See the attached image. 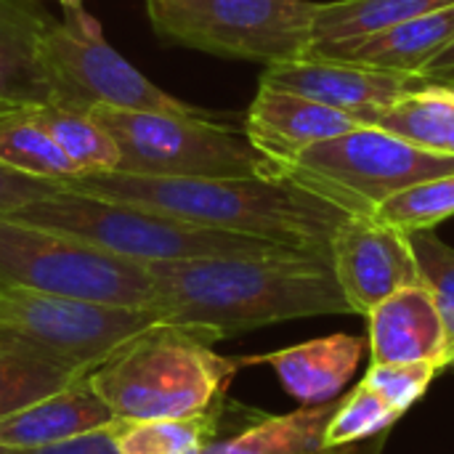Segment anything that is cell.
<instances>
[{
  "label": "cell",
  "instance_id": "cell-15",
  "mask_svg": "<svg viewBox=\"0 0 454 454\" xmlns=\"http://www.w3.org/2000/svg\"><path fill=\"white\" fill-rule=\"evenodd\" d=\"M370 364H447V325L434 290L420 282L378 303L367 314Z\"/></svg>",
  "mask_w": 454,
  "mask_h": 454
},
{
  "label": "cell",
  "instance_id": "cell-33",
  "mask_svg": "<svg viewBox=\"0 0 454 454\" xmlns=\"http://www.w3.org/2000/svg\"><path fill=\"white\" fill-rule=\"evenodd\" d=\"M61 5H64V11H77V8H82V0H59Z\"/></svg>",
  "mask_w": 454,
  "mask_h": 454
},
{
  "label": "cell",
  "instance_id": "cell-2",
  "mask_svg": "<svg viewBox=\"0 0 454 454\" xmlns=\"http://www.w3.org/2000/svg\"><path fill=\"white\" fill-rule=\"evenodd\" d=\"M59 186L157 210L186 223L269 239L322 258H330V242L351 215L346 207L285 176L168 178L112 170L77 176Z\"/></svg>",
  "mask_w": 454,
  "mask_h": 454
},
{
  "label": "cell",
  "instance_id": "cell-22",
  "mask_svg": "<svg viewBox=\"0 0 454 454\" xmlns=\"http://www.w3.org/2000/svg\"><path fill=\"white\" fill-rule=\"evenodd\" d=\"M454 5V0H330L319 3L314 27H311V48H325L333 43L359 40L402 21L442 11Z\"/></svg>",
  "mask_w": 454,
  "mask_h": 454
},
{
  "label": "cell",
  "instance_id": "cell-32",
  "mask_svg": "<svg viewBox=\"0 0 454 454\" xmlns=\"http://www.w3.org/2000/svg\"><path fill=\"white\" fill-rule=\"evenodd\" d=\"M420 74H426L428 80L442 82V85H454V43L447 51H442Z\"/></svg>",
  "mask_w": 454,
  "mask_h": 454
},
{
  "label": "cell",
  "instance_id": "cell-14",
  "mask_svg": "<svg viewBox=\"0 0 454 454\" xmlns=\"http://www.w3.org/2000/svg\"><path fill=\"white\" fill-rule=\"evenodd\" d=\"M362 128V122L335 106L319 104L314 98L261 85L245 114V136L250 144L266 154L274 168L293 160L298 152Z\"/></svg>",
  "mask_w": 454,
  "mask_h": 454
},
{
  "label": "cell",
  "instance_id": "cell-26",
  "mask_svg": "<svg viewBox=\"0 0 454 454\" xmlns=\"http://www.w3.org/2000/svg\"><path fill=\"white\" fill-rule=\"evenodd\" d=\"M380 221L412 234L428 231L454 215V173L415 184L375 207Z\"/></svg>",
  "mask_w": 454,
  "mask_h": 454
},
{
  "label": "cell",
  "instance_id": "cell-35",
  "mask_svg": "<svg viewBox=\"0 0 454 454\" xmlns=\"http://www.w3.org/2000/svg\"><path fill=\"white\" fill-rule=\"evenodd\" d=\"M0 454H13L11 450H5V447H0Z\"/></svg>",
  "mask_w": 454,
  "mask_h": 454
},
{
  "label": "cell",
  "instance_id": "cell-9",
  "mask_svg": "<svg viewBox=\"0 0 454 454\" xmlns=\"http://www.w3.org/2000/svg\"><path fill=\"white\" fill-rule=\"evenodd\" d=\"M51 69L64 90V106L90 112L96 106L162 112L189 117H215V112L181 101L144 77L104 37L101 24L82 8L67 11L45 37Z\"/></svg>",
  "mask_w": 454,
  "mask_h": 454
},
{
  "label": "cell",
  "instance_id": "cell-19",
  "mask_svg": "<svg viewBox=\"0 0 454 454\" xmlns=\"http://www.w3.org/2000/svg\"><path fill=\"white\" fill-rule=\"evenodd\" d=\"M80 367L43 346L0 330V420L82 378Z\"/></svg>",
  "mask_w": 454,
  "mask_h": 454
},
{
  "label": "cell",
  "instance_id": "cell-24",
  "mask_svg": "<svg viewBox=\"0 0 454 454\" xmlns=\"http://www.w3.org/2000/svg\"><path fill=\"white\" fill-rule=\"evenodd\" d=\"M0 165L56 184L77 178V170L51 133L40 125L35 109L0 114Z\"/></svg>",
  "mask_w": 454,
  "mask_h": 454
},
{
  "label": "cell",
  "instance_id": "cell-25",
  "mask_svg": "<svg viewBox=\"0 0 454 454\" xmlns=\"http://www.w3.org/2000/svg\"><path fill=\"white\" fill-rule=\"evenodd\" d=\"M35 117L67 154L77 176L112 173L120 168V149L114 138L90 112L67 106H40L35 109Z\"/></svg>",
  "mask_w": 454,
  "mask_h": 454
},
{
  "label": "cell",
  "instance_id": "cell-20",
  "mask_svg": "<svg viewBox=\"0 0 454 454\" xmlns=\"http://www.w3.org/2000/svg\"><path fill=\"white\" fill-rule=\"evenodd\" d=\"M338 404L340 396L290 415L258 418L245 431L210 442L202 454H333L325 444V431Z\"/></svg>",
  "mask_w": 454,
  "mask_h": 454
},
{
  "label": "cell",
  "instance_id": "cell-10",
  "mask_svg": "<svg viewBox=\"0 0 454 454\" xmlns=\"http://www.w3.org/2000/svg\"><path fill=\"white\" fill-rule=\"evenodd\" d=\"M165 322L160 309H130L0 285V330L27 338L90 372L133 335Z\"/></svg>",
  "mask_w": 454,
  "mask_h": 454
},
{
  "label": "cell",
  "instance_id": "cell-3",
  "mask_svg": "<svg viewBox=\"0 0 454 454\" xmlns=\"http://www.w3.org/2000/svg\"><path fill=\"white\" fill-rule=\"evenodd\" d=\"M239 367L213 351L207 333L157 322L114 348L88 380L114 420L192 418L226 402Z\"/></svg>",
  "mask_w": 454,
  "mask_h": 454
},
{
  "label": "cell",
  "instance_id": "cell-27",
  "mask_svg": "<svg viewBox=\"0 0 454 454\" xmlns=\"http://www.w3.org/2000/svg\"><path fill=\"white\" fill-rule=\"evenodd\" d=\"M402 415L380 394H375L370 386L359 383L351 394L340 396V404L327 423L325 444L330 452H338L348 444H356V442L383 434Z\"/></svg>",
  "mask_w": 454,
  "mask_h": 454
},
{
  "label": "cell",
  "instance_id": "cell-6",
  "mask_svg": "<svg viewBox=\"0 0 454 454\" xmlns=\"http://www.w3.org/2000/svg\"><path fill=\"white\" fill-rule=\"evenodd\" d=\"M90 114L106 128L120 149V173L168 178H250L277 176L245 130L215 117L162 114L96 106Z\"/></svg>",
  "mask_w": 454,
  "mask_h": 454
},
{
  "label": "cell",
  "instance_id": "cell-13",
  "mask_svg": "<svg viewBox=\"0 0 454 454\" xmlns=\"http://www.w3.org/2000/svg\"><path fill=\"white\" fill-rule=\"evenodd\" d=\"M56 19L35 0H0V101L19 109L64 106L45 37Z\"/></svg>",
  "mask_w": 454,
  "mask_h": 454
},
{
  "label": "cell",
  "instance_id": "cell-7",
  "mask_svg": "<svg viewBox=\"0 0 454 454\" xmlns=\"http://www.w3.org/2000/svg\"><path fill=\"white\" fill-rule=\"evenodd\" d=\"M154 35L170 45L266 67L303 59L317 0H144Z\"/></svg>",
  "mask_w": 454,
  "mask_h": 454
},
{
  "label": "cell",
  "instance_id": "cell-8",
  "mask_svg": "<svg viewBox=\"0 0 454 454\" xmlns=\"http://www.w3.org/2000/svg\"><path fill=\"white\" fill-rule=\"evenodd\" d=\"M447 173H454V157L426 152L375 125L319 141L277 168V176L298 181L348 213H375L388 197Z\"/></svg>",
  "mask_w": 454,
  "mask_h": 454
},
{
  "label": "cell",
  "instance_id": "cell-23",
  "mask_svg": "<svg viewBox=\"0 0 454 454\" xmlns=\"http://www.w3.org/2000/svg\"><path fill=\"white\" fill-rule=\"evenodd\" d=\"M223 407L226 402L192 418L114 420L109 428L117 454H202L218 439Z\"/></svg>",
  "mask_w": 454,
  "mask_h": 454
},
{
  "label": "cell",
  "instance_id": "cell-34",
  "mask_svg": "<svg viewBox=\"0 0 454 454\" xmlns=\"http://www.w3.org/2000/svg\"><path fill=\"white\" fill-rule=\"evenodd\" d=\"M19 106H13V104H5V101H0V114H8V112H16Z\"/></svg>",
  "mask_w": 454,
  "mask_h": 454
},
{
  "label": "cell",
  "instance_id": "cell-5",
  "mask_svg": "<svg viewBox=\"0 0 454 454\" xmlns=\"http://www.w3.org/2000/svg\"><path fill=\"white\" fill-rule=\"evenodd\" d=\"M0 285L130 309H160L144 263L85 239L0 215Z\"/></svg>",
  "mask_w": 454,
  "mask_h": 454
},
{
  "label": "cell",
  "instance_id": "cell-17",
  "mask_svg": "<svg viewBox=\"0 0 454 454\" xmlns=\"http://www.w3.org/2000/svg\"><path fill=\"white\" fill-rule=\"evenodd\" d=\"M114 423L112 410L93 391L88 375L67 388L0 420V447L11 452L51 447L104 431Z\"/></svg>",
  "mask_w": 454,
  "mask_h": 454
},
{
  "label": "cell",
  "instance_id": "cell-4",
  "mask_svg": "<svg viewBox=\"0 0 454 454\" xmlns=\"http://www.w3.org/2000/svg\"><path fill=\"white\" fill-rule=\"evenodd\" d=\"M8 218L72 234L101 250L136 263L200 261V258H263L301 253L269 239L186 223L157 210L128 202L98 200L80 192L59 189L48 197L27 202Z\"/></svg>",
  "mask_w": 454,
  "mask_h": 454
},
{
  "label": "cell",
  "instance_id": "cell-16",
  "mask_svg": "<svg viewBox=\"0 0 454 454\" xmlns=\"http://www.w3.org/2000/svg\"><path fill=\"white\" fill-rule=\"evenodd\" d=\"M364 351H367V340L338 333L330 338L306 340L279 351L242 356L239 364L242 367L269 364L277 372L282 388L301 407H317L343 396Z\"/></svg>",
  "mask_w": 454,
  "mask_h": 454
},
{
  "label": "cell",
  "instance_id": "cell-11",
  "mask_svg": "<svg viewBox=\"0 0 454 454\" xmlns=\"http://www.w3.org/2000/svg\"><path fill=\"white\" fill-rule=\"evenodd\" d=\"M330 266L351 314L362 317L423 282L410 234L372 213H351L340 223L330 242Z\"/></svg>",
  "mask_w": 454,
  "mask_h": 454
},
{
  "label": "cell",
  "instance_id": "cell-29",
  "mask_svg": "<svg viewBox=\"0 0 454 454\" xmlns=\"http://www.w3.org/2000/svg\"><path fill=\"white\" fill-rule=\"evenodd\" d=\"M444 372L439 362H402V364H370L364 375V386L380 394L399 415H404L415 402H420L434 383V378Z\"/></svg>",
  "mask_w": 454,
  "mask_h": 454
},
{
  "label": "cell",
  "instance_id": "cell-31",
  "mask_svg": "<svg viewBox=\"0 0 454 454\" xmlns=\"http://www.w3.org/2000/svg\"><path fill=\"white\" fill-rule=\"evenodd\" d=\"M13 454H117V447H114L112 428H104V431H93V434H85L72 442L37 447V450H21Z\"/></svg>",
  "mask_w": 454,
  "mask_h": 454
},
{
  "label": "cell",
  "instance_id": "cell-21",
  "mask_svg": "<svg viewBox=\"0 0 454 454\" xmlns=\"http://www.w3.org/2000/svg\"><path fill=\"white\" fill-rule=\"evenodd\" d=\"M426 152L454 157V85L431 82L423 90L359 117Z\"/></svg>",
  "mask_w": 454,
  "mask_h": 454
},
{
  "label": "cell",
  "instance_id": "cell-12",
  "mask_svg": "<svg viewBox=\"0 0 454 454\" xmlns=\"http://www.w3.org/2000/svg\"><path fill=\"white\" fill-rule=\"evenodd\" d=\"M431 82L434 80L420 72L383 69L327 56H303L295 61L271 64L261 74V85L314 98L319 104L348 112L356 120L367 112L386 109Z\"/></svg>",
  "mask_w": 454,
  "mask_h": 454
},
{
  "label": "cell",
  "instance_id": "cell-18",
  "mask_svg": "<svg viewBox=\"0 0 454 454\" xmlns=\"http://www.w3.org/2000/svg\"><path fill=\"white\" fill-rule=\"evenodd\" d=\"M454 43V5L402 21L396 27H388L383 32L333 43L325 48H314L306 56H327V59H343L383 69H399V72H423L442 51H447Z\"/></svg>",
  "mask_w": 454,
  "mask_h": 454
},
{
  "label": "cell",
  "instance_id": "cell-30",
  "mask_svg": "<svg viewBox=\"0 0 454 454\" xmlns=\"http://www.w3.org/2000/svg\"><path fill=\"white\" fill-rule=\"evenodd\" d=\"M59 189L61 186L56 181L32 178V176L16 173V170L0 165V215H11L13 210L24 207L27 202L48 197V194H53Z\"/></svg>",
  "mask_w": 454,
  "mask_h": 454
},
{
  "label": "cell",
  "instance_id": "cell-1",
  "mask_svg": "<svg viewBox=\"0 0 454 454\" xmlns=\"http://www.w3.org/2000/svg\"><path fill=\"white\" fill-rule=\"evenodd\" d=\"M146 269L162 319L197 327L213 340L290 319L351 314L330 258L311 253L160 261Z\"/></svg>",
  "mask_w": 454,
  "mask_h": 454
},
{
  "label": "cell",
  "instance_id": "cell-28",
  "mask_svg": "<svg viewBox=\"0 0 454 454\" xmlns=\"http://www.w3.org/2000/svg\"><path fill=\"white\" fill-rule=\"evenodd\" d=\"M412 250L420 263L423 282L434 290L444 325H447V364L444 372H454V247L447 245L434 229L410 234Z\"/></svg>",
  "mask_w": 454,
  "mask_h": 454
}]
</instances>
